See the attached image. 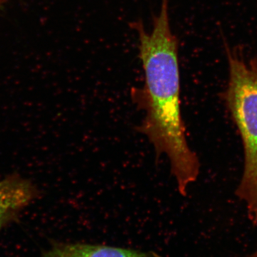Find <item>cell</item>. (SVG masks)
Wrapping results in <instances>:
<instances>
[{"instance_id": "1", "label": "cell", "mask_w": 257, "mask_h": 257, "mask_svg": "<svg viewBox=\"0 0 257 257\" xmlns=\"http://www.w3.org/2000/svg\"><path fill=\"white\" fill-rule=\"evenodd\" d=\"M132 26L138 33L145 74L143 87L132 92L145 111L139 130L149 139L157 155L168 157L179 192L184 196L199 177L200 162L187 143L181 114L178 40L171 29L169 0H162L151 32L146 31L142 22Z\"/></svg>"}, {"instance_id": "2", "label": "cell", "mask_w": 257, "mask_h": 257, "mask_svg": "<svg viewBox=\"0 0 257 257\" xmlns=\"http://www.w3.org/2000/svg\"><path fill=\"white\" fill-rule=\"evenodd\" d=\"M229 78L224 99L243 145L242 175L236 196L257 225V63L227 49Z\"/></svg>"}, {"instance_id": "3", "label": "cell", "mask_w": 257, "mask_h": 257, "mask_svg": "<svg viewBox=\"0 0 257 257\" xmlns=\"http://www.w3.org/2000/svg\"><path fill=\"white\" fill-rule=\"evenodd\" d=\"M39 194L35 184L17 174L0 181V231L33 202Z\"/></svg>"}, {"instance_id": "4", "label": "cell", "mask_w": 257, "mask_h": 257, "mask_svg": "<svg viewBox=\"0 0 257 257\" xmlns=\"http://www.w3.org/2000/svg\"><path fill=\"white\" fill-rule=\"evenodd\" d=\"M40 257H160L152 251L85 243L55 242Z\"/></svg>"}, {"instance_id": "5", "label": "cell", "mask_w": 257, "mask_h": 257, "mask_svg": "<svg viewBox=\"0 0 257 257\" xmlns=\"http://www.w3.org/2000/svg\"><path fill=\"white\" fill-rule=\"evenodd\" d=\"M252 257H257V251H256V252L253 253Z\"/></svg>"}]
</instances>
